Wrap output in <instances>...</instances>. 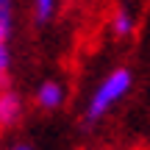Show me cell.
<instances>
[{"mask_svg":"<svg viewBox=\"0 0 150 150\" xmlns=\"http://www.w3.org/2000/svg\"><path fill=\"white\" fill-rule=\"evenodd\" d=\"M53 11H56V0H33V17L39 25H45L53 17Z\"/></svg>","mask_w":150,"mask_h":150,"instance_id":"5b68a950","label":"cell"},{"mask_svg":"<svg viewBox=\"0 0 150 150\" xmlns=\"http://www.w3.org/2000/svg\"><path fill=\"white\" fill-rule=\"evenodd\" d=\"M131 83H134V72H131L128 67H117L114 72H108L106 78L100 81V86L95 89L92 100H89V108H86V122H97V120H103L108 111H111L114 103L122 100V97L128 95Z\"/></svg>","mask_w":150,"mask_h":150,"instance_id":"6da1fadb","label":"cell"},{"mask_svg":"<svg viewBox=\"0 0 150 150\" xmlns=\"http://www.w3.org/2000/svg\"><path fill=\"white\" fill-rule=\"evenodd\" d=\"M11 150H31L28 145H17V147H11Z\"/></svg>","mask_w":150,"mask_h":150,"instance_id":"9c48e42d","label":"cell"},{"mask_svg":"<svg viewBox=\"0 0 150 150\" xmlns=\"http://www.w3.org/2000/svg\"><path fill=\"white\" fill-rule=\"evenodd\" d=\"M22 117V100L14 89H0V128H11Z\"/></svg>","mask_w":150,"mask_h":150,"instance_id":"7a4b0ae2","label":"cell"},{"mask_svg":"<svg viewBox=\"0 0 150 150\" xmlns=\"http://www.w3.org/2000/svg\"><path fill=\"white\" fill-rule=\"evenodd\" d=\"M8 61H11V56H8V47L3 42L0 45V89L8 86Z\"/></svg>","mask_w":150,"mask_h":150,"instance_id":"8992f818","label":"cell"},{"mask_svg":"<svg viewBox=\"0 0 150 150\" xmlns=\"http://www.w3.org/2000/svg\"><path fill=\"white\" fill-rule=\"evenodd\" d=\"M36 103L42 108H59L64 103V86L59 81H45L36 92Z\"/></svg>","mask_w":150,"mask_h":150,"instance_id":"3957f363","label":"cell"},{"mask_svg":"<svg viewBox=\"0 0 150 150\" xmlns=\"http://www.w3.org/2000/svg\"><path fill=\"white\" fill-rule=\"evenodd\" d=\"M11 11H14V0H0V22L11 28Z\"/></svg>","mask_w":150,"mask_h":150,"instance_id":"52a82bcc","label":"cell"},{"mask_svg":"<svg viewBox=\"0 0 150 150\" xmlns=\"http://www.w3.org/2000/svg\"><path fill=\"white\" fill-rule=\"evenodd\" d=\"M111 31L117 33V36H122V39L134 33V14H131L125 6L114 11V17H111Z\"/></svg>","mask_w":150,"mask_h":150,"instance_id":"277c9868","label":"cell"},{"mask_svg":"<svg viewBox=\"0 0 150 150\" xmlns=\"http://www.w3.org/2000/svg\"><path fill=\"white\" fill-rule=\"evenodd\" d=\"M6 36H8V25H3V22H0V45L6 42Z\"/></svg>","mask_w":150,"mask_h":150,"instance_id":"ba28073f","label":"cell"}]
</instances>
